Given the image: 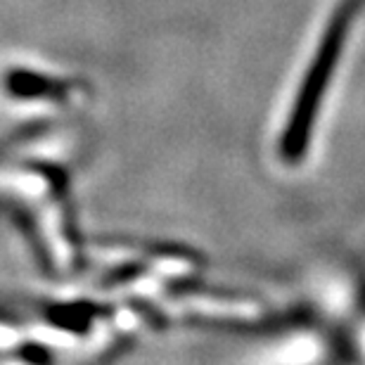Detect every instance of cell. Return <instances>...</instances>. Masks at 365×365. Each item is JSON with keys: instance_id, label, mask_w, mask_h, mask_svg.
I'll use <instances>...</instances> for the list:
<instances>
[{"instance_id": "obj_1", "label": "cell", "mask_w": 365, "mask_h": 365, "mask_svg": "<svg viewBox=\"0 0 365 365\" xmlns=\"http://www.w3.org/2000/svg\"><path fill=\"white\" fill-rule=\"evenodd\" d=\"M354 10H356L354 3H346V7H341L339 10V14L332 21L330 31H327V36H325L323 48H320V53L316 57V64H313L311 74L306 76L304 88H302V93H299L297 109H294V114H292V126L287 128V135H284V152H287L289 157H297L304 148L306 130L311 128L318 100H320V95H323L325 78L330 76L334 62H337L341 36H344V29L351 24Z\"/></svg>"}]
</instances>
